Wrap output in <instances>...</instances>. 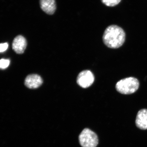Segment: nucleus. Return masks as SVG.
I'll return each mask as SVG.
<instances>
[{
	"instance_id": "nucleus-1",
	"label": "nucleus",
	"mask_w": 147,
	"mask_h": 147,
	"mask_svg": "<svg viewBox=\"0 0 147 147\" xmlns=\"http://www.w3.org/2000/svg\"><path fill=\"white\" fill-rule=\"evenodd\" d=\"M125 38V33L122 28L116 25H111L105 30L102 41L107 47L117 49L123 45Z\"/></svg>"
},
{
	"instance_id": "nucleus-2",
	"label": "nucleus",
	"mask_w": 147,
	"mask_h": 147,
	"mask_svg": "<svg viewBox=\"0 0 147 147\" xmlns=\"http://www.w3.org/2000/svg\"><path fill=\"white\" fill-rule=\"evenodd\" d=\"M139 82L137 78L129 77L119 80L116 84L117 91L123 94H131L138 89Z\"/></svg>"
},
{
	"instance_id": "nucleus-3",
	"label": "nucleus",
	"mask_w": 147,
	"mask_h": 147,
	"mask_svg": "<svg viewBox=\"0 0 147 147\" xmlns=\"http://www.w3.org/2000/svg\"><path fill=\"white\" fill-rule=\"evenodd\" d=\"M79 140L82 147H96L98 142L96 134L88 128L82 130L79 136Z\"/></svg>"
},
{
	"instance_id": "nucleus-4",
	"label": "nucleus",
	"mask_w": 147,
	"mask_h": 147,
	"mask_svg": "<svg viewBox=\"0 0 147 147\" xmlns=\"http://www.w3.org/2000/svg\"><path fill=\"white\" fill-rule=\"evenodd\" d=\"M94 76L89 70H84L79 74L77 78V82L80 87L86 88L89 87L93 84Z\"/></svg>"
},
{
	"instance_id": "nucleus-5",
	"label": "nucleus",
	"mask_w": 147,
	"mask_h": 147,
	"mask_svg": "<svg viewBox=\"0 0 147 147\" xmlns=\"http://www.w3.org/2000/svg\"><path fill=\"white\" fill-rule=\"evenodd\" d=\"M27 45L26 38L22 36H18L13 40L12 43V49L18 54H22L24 52Z\"/></svg>"
},
{
	"instance_id": "nucleus-6",
	"label": "nucleus",
	"mask_w": 147,
	"mask_h": 147,
	"mask_svg": "<svg viewBox=\"0 0 147 147\" xmlns=\"http://www.w3.org/2000/svg\"><path fill=\"white\" fill-rule=\"evenodd\" d=\"M43 82V80L41 76L37 74L29 75L25 80V85L30 89H35L39 87Z\"/></svg>"
},
{
	"instance_id": "nucleus-7",
	"label": "nucleus",
	"mask_w": 147,
	"mask_h": 147,
	"mask_svg": "<svg viewBox=\"0 0 147 147\" xmlns=\"http://www.w3.org/2000/svg\"><path fill=\"white\" fill-rule=\"evenodd\" d=\"M136 124L141 129H147V109L139 110L137 114Z\"/></svg>"
},
{
	"instance_id": "nucleus-8",
	"label": "nucleus",
	"mask_w": 147,
	"mask_h": 147,
	"mask_svg": "<svg viewBox=\"0 0 147 147\" xmlns=\"http://www.w3.org/2000/svg\"><path fill=\"white\" fill-rule=\"evenodd\" d=\"M41 8L43 11L49 15L54 14L56 5L55 0H40Z\"/></svg>"
},
{
	"instance_id": "nucleus-9",
	"label": "nucleus",
	"mask_w": 147,
	"mask_h": 147,
	"mask_svg": "<svg viewBox=\"0 0 147 147\" xmlns=\"http://www.w3.org/2000/svg\"><path fill=\"white\" fill-rule=\"evenodd\" d=\"M122 0H101L102 2L107 6L113 7L118 5Z\"/></svg>"
},
{
	"instance_id": "nucleus-10",
	"label": "nucleus",
	"mask_w": 147,
	"mask_h": 147,
	"mask_svg": "<svg viewBox=\"0 0 147 147\" xmlns=\"http://www.w3.org/2000/svg\"><path fill=\"white\" fill-rule=\"evenodd\" d=\"M10 63V60H9L2 59L0 61V67L2 69H6L8 67Z\"/></svg>"
},
{
	"instance_id": "nucleus-11",
	"label": "nucleus",
	"mask_w": 147,
	"mask_h": 147,
	"mask_svg": "<svg viewBox=\"0 0 147 147\" xmlns=\"http://www.w3.org/2000/svg\"><path fill=\"white\" fill-rule=\"evenodd\" d=\"M8 47V43H1L0 45V51L1 53L4 52L6 51Z\"/></svg>"
}]
</instances>
